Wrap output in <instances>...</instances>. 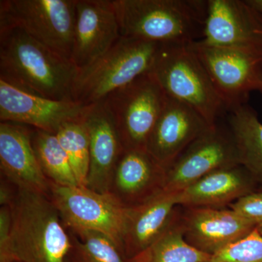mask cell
I'll use <instances>...</instances> for the list:
<instances>
[{
    "mask_svg": "<svg viewBox=\"0 0 262 262\" xmlns=\"http://www.w3.org/2000/svg\"><path fill=\"white\" fill-rule=\"evenodd\" d=\"M79 70L23 31L0 27V79L30 94L74 101Z\"/></svg>",
    "mask_w": 262,
    "mask_h": 262,
    "instance_id": "obj_1",
    "label": "cell"
},
{
    "mask_svg": "<svg viewBox=\"0 0 262 262\" xmlns=\"http://www.w3.org/2000/svg\"><path fill=\"white\" fill-rule=\"evenodd\" d=\"M120 36L160 43H192L204 34L208 1L113 0Z\"/></svg>",
    "mask_w": 262,
    "mask_h": 262,
    "instance_id": "obj_2",
    "label": "cell"
},
{
    "mask_svg": "<svg viewBox=\"0 0 262 262\" xmlns=\"http://www.w3.org/2000/svg\"><path fill=\"white\" fill-rule=\"evenodd\" d=\"M10 208L13 262H65L72 239L53 201L42 193L18 189Z\"/></svg>",
    "mask_w": 262,
    "mask_h": 262,
    "instance_id": "obj_3",
    "label": "cell"
},
{
    "mask_svg": "<svg viewBox=\"0 0 262 262\" xmlns=\"http://www.w3.org/2000/svg\"><path fill=\"white\" fill-rule=\"evenodd\" d=\"M151 73L168 97L185 103L210 126L227 112L191 43H164Z\"/></svg>",
    "mask_w": 262,
    "mask_h": 262,
    "instance_id": "obj_4",
    "label": "cell"
},
{
    "mask_svg": "<svg viewBox=\"0 0 262 262\" xmlns=\"http://www.w3.org/2000/svg\"><path fill=\"white\" fill-rule=\"evenodd\" d=\"M160 46V43L120 37L97 61L79 71L72 93L74 101L91 106L149 73Z\"/></svg>",
    "mask_w": 262,
    "mask_h": 262,
    "instance_id": "obj_5",
    "label": "cell"
},
{
    "mask_svg": "<svg viewBox=\"0 0 262 262\" xmlns=\"http://www.w3.org/2000/svg\"><path fill=\"white\" fill-rule=\"evenodd\" d=\"M77 0H1L0 27L20 29L72 61Z\"/></svg>",
    "mask_w": 262,
    "mask_h": 262,
    "instance_id": "obj_6",
    "label": "cell"
},
{
    "mask_svg": "<svg viewBox=\"0 0 262 262\" xmlns=\"http://www.w3.org/2000/svg\"><path fill=\"white\" fill-rule=\"evenodd\" d=\"M166 98L159 82L149 72L103 100L125 150H146Z\"/></svg>",
    "mask_w": 262,
    "mask_h": 262,
    "instance_id": "obj_7",
    "label": "cell"
},
{
    "mask_svg": "<svg viewBox=\"0 0 262 262\" xmlns=\"http://www.w3.org/2000/svg\"><path fill=\"white\" fill-rule=\"evenodd\" d=\"M51 190L52 201L71 229L101 232L123 251L127 205L110 192H96L87 187H62L53 183Z\"/></svg>",
    "mask_w": 262,
    "mask_h": 262,
    "instance_id": "obj_8",
    "label": "cell"
},
{
    "mask_svg": "<svg viewBox=\"0 0 262 262\" xmlns=\"http://www.w3.org/2000/svg\"><path fill=\"white\" fill-rule=\"evenodd\" d=\"M191 46L228 113L248 103L251 93L262 94V56L206 46L201 41Z\"/></svg>",
    "mask_w": 262,
    "mask_h": 262,
    "instance_id": "obj_9",
    "label": "cell"
},
{
    "mask_svg": "<svg viewBox=\"0 0 262 262\" xmlns=\"http://www.w3.org/2000/svg\"><path fill=\"white\" fill-rule=\"evenodd\" d=\"M239 165L238 152L228 127L215 124L205 130L165 169L163 189L179 192L205 176Z\"/></svg>",
    "mask_w": 262,
    "mask_h": 262,
    "instance_id": "obj_10",
    "label": "cell"
},
{
    "mask_svg": "<svg viewBox=\"0 0 262 262\" xmlns=\"http://www.w3.org/2000/svg\"><path fill=\"white\" fill-rule=\"evenodd\" d=\"M201 42L262 56V13L248 0H208Z\"/></svg>",
    "mask_w": 262,
    "mask_h": 262,
    "instance_id": "obj_11",
    "label": "cell"
},
{
    "mask_svg": "<svg viewBox=\"0 0 262 262\" xmlns=\"http://www.w3.org/2000/svg\"><path fill=\"white\" fill-rule=\"evenodd\" d=\"M90 106L58 101L19 89L0 79V121L56 134L66 122L83 118Z\"/></svg>",
    "mask_w": 262,
    "mask_h": 262,
    "instance_id": "obj_12",
    "label": "cell"
},
{
    "mask_svg": "<svg viewBox=\"0 0 262 262\" xmlns=\"http://www.w3.org/2000/svg\"><path fill=\"white\" fill-rule=\"evenodd\" d=\"M120 37L113 0H77L72 62L77 70L93 64Z\"/></svg>",
    "mask_w": 262,
    "mask_h": 262,
    "instance_id": "obj_13",
    "label": "cell"
},
{
    "mask_svg": "<svg viewBox=\"0 0 262 262\" xmlns=\"http://www.w3.org/2000/svg\"><path fill=\"white\" fill-rule=\"evenodd\" d=\"M184 208L181 217L184 239L211 256L247 237L256 228L253 222L231 208Z\"/></svg>",
    "mask_w": 262,
    "mask_h": 262,
    "instance_id": "obj_14",
    "label": "cell"
},
{
    "mask_svg": "<svg viewBox=\"0 0 262 262\" xmlns=\"http://www.w3.org/2000/svg\"><path fill=\"white\" fill-rule=\"evenodd\" d=\"M210 125L195 110L167 96L146 151L166 169Z\"/></svg>",
    "mask_w": 262,
    "mask_h": 262,
    "instance_id": "obj_15",
    "label": "cell"
},
{
    "mask_svg": "<svg viewBox=\"0 0 262 262\" xmlns=\"http://www.w3.org/2000/svg\"><path fill=\"white\" fill-rule=\"evenodd\" d=\"M178 192L161 189L144 201L128 206L123 251L134 257L151 246L180 219Z\"/></svg>",
    "mask_w": 262,
    "mask_h": 262,
    "instance_id": "obj_16",
    "label": "cell"
},
{
    "mask_svg": "<svg viewBox=\"0 0 262 262\" xmlns=\"http://www.w3.org/2000/svg\"><path fill=\"white\" fill-rule=\"evenodd\" d=\"M90 136V163L87 187L108 192L114 169L125 151L111 114L103 101L90 106L84 117Z\"/></svg>",
    "mask_w": 262,
    "mask_h": 262,
    "instance_id": "obj_17",
    "label": "cell"
},
{
    "mask_svg": "<svg viewBox=\"0 0 262 262\" xmlns=\"http://www.w3.org/2000/svg\"><path fill=\"white\" fill-rule=\"evenodd\" d=\"M32 133L20 124L1 122V170L18 189L46 194L51 189V185L33 148Z\"/></svg>",
    "mask_w": 262,
    "mask_h": 262,
    "instance_id": "obj_18",
    "label": "cell"
},
{
    "mask_svg": "<svg viewBox=\"0 0 262 262\" xmlns=\"http://www.w3.org/2000/svg\"><path fill=\"white\" fill-rule=\"evenodd\" d=\"M259 188L244 166L234 165L215 170L179 191V206L225 208Z\"/></svg>",
    "mask_w": 262,
    "mask_h": 262,
    "instance_id": "obj_19",
    "label": "cell"
},
{
    "mask_svg": "<svg viewBox=\"0 0 262 262\" xmlns=\"http://www.w3.org/2000/svg\"><path fill=\"white\" fill-rule=\"evenodd\" d=\"M119 192L134 206L163 189L165 169L146 150L127 149L115 170Z\"/></svg>",
    "mask_w": 262,
    "mask_h": 262,
    "instance_id": "obj_20",
    "label": "cell"
},
{
    "mask_svg": "<svg viewBox=\"0 0 262 262\" xmlns=\"http://www.w3.org/2000/svg\"><path fill=\"white\" fill-rule=\"evenodd\" d=\"M229 113V128L237 146L239 165L262 188V122L248 103Z\"/></svg>",
    "mask_w": 262,
    "mask_h": 262,
    "instance_id": "obj_21",
    "label": "cell"
},
{
    "mask_svg": "<svg viewBox=\"0 0 262 262\" xmlns=\"http://www.w3.org/2000/svg\"><path fill=\"white\" fill-rule=\"evenodd\" d=\"M181 217L151 246L127 262H209L211 255L196 249L184 239Z\"/></svg>",
    "mask_w": 262,
    "mask_h": 262,
    "instance_id": "obj_22",
    "label": "cell"
},
{
    "mask_svg": "<svg viewBox=\"0 0 262 262\" xmlns=\"http://www.w3.org/2000/svg\"><path fill=\"white\" fill-rule=\"evenodd\" d=\"M32 143L43 173L53 184L62 187L79 186L70 159L56 134L35 129L32 133Z\"/></svg>",
    "mask_w": 262,
    "mask_h": 262,
    "instance_id": "obj_23",
    "label": "cell"
},
{
    "mask_svg": "<svg viewBox=\"0 0 262 262\" xmlns=\"http://www.w3.org/2000/svg\"><path fill=\"white\" fill-rule=\"evenodd\" d=\"M56 135L70 159L79 186L87 187L90 163V136L84 117L81 120L66 122L59 127Z\"/></svg>",
    "mask_w": 262,
    "mask_h": 262,
    "instance_id": "obj_24",
    "label": "cell"
},
{
    "mask_svg": "<svg viewBox=\"0 0 262 262\" xmlns=\"http://www.w3.org/2000/svg\"><path fill=\"white\" fill-rule=\"evenodd\" d=\"M72 249L76 262H127L122 259L120 249L107 236L96 231L73 230Z\"/></svg>",
    "mask_w": 262,
    "mask_h": 262,
    "instance_id": "obj_25",
    "label": "cell"
},
{
    "mask_svg": "<svg viewBox=\"0 0 262 262\" xmlns=\"http://www.w3.org/2000/svg\"><path fill=\"white\" fill-rule=\"evenodd\" d=\"M209 262H262V235L255 229L249 235L211 256Z\"/></svg>",
    "mask_w": 262,
    "mask_h": 262,
    "instance_id": "obj_26",
    "label": "cell"
},
{
    "mask_svg": "<svg viewBox=\"0 0 262 262\" xmlns=\"http://www.w3.org/2000/svg\"><path fill=\"white\" fill-rule=\"evenodd\" d=\"M229 208L253 222L262 235V188L242 196Z\"/></svg>",
    "mask_w": 262,
    "mask_h": 262,
    "instance_id": "obj_27",
    "label": "cell"
},
{
    "mask_svg": "<svg viewBox=\"0 0 262 262\" xmlns=\"http://www.w3.org/2000/svg\"><path fill=\"white\" fill-rule=\"evenodd\" d=\"M11 209L2 206L0 210V262H13L11 257Z\"/></svg>",
    "mask_w": 262,
    "mask_h": 262,
    "instance_id": "obj_28",
    "label": "cell"
},
{
    "mask_svg": "<svg viewBox=\"0 0 262 262\" xmlns=\"http://www.w3.org/2000/svg\"><path fill=\"white\" fill-rule=\"evenodd\" d=\"M12 203L13 201H12V196L9 189L2 184L1 189H0V203L2 206H9Z\"/></svg>",
    "mask_w": 262,
    "mask_h": 262,
    "instance_id": "obj_29",
    "label": "cell"
},
{
    "mask_svg": "<svg viewBox=\"0 0 262 262\" xmlns=\"http://www.w3.org/2000/svg\"><path fill=\"white\" fill-rule=\"evenodd\" d=\"M248 1L253 8H256L262 13V0H248Z\"/></svg>",
    "mask_w": 262,
    "mask_h": 262,
    "instance_id": "obj_30",
    "label": "cell"
}]
</instances>
